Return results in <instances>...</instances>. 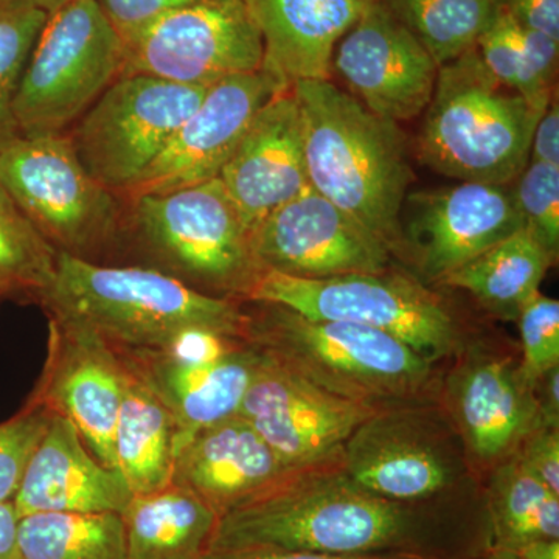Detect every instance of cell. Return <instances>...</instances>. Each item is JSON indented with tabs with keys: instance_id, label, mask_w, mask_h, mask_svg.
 I'll return each instance as SVG.
<instances>
[{
	"instance_id": "f35d334b",
	"label": "cell",
	"mask_w": 559,
	"mask_h": 559,
	"mask_svg": "<svg viewBox=\"0 0 559 559\" xmlns=\"http://www.w3.org/2000/svg\"><path fill=\"white\" fill-rule=\"evenodd\" d=\"M202 559H443L425 554H380V555H330L318 551L267 549V547H246V549L210 550Z\"/></svg>"
},
{
	"instance_id": "f1b7e54d",
	"label": "cell",
	"mask_w": 559,
	"mask_h": 559,
	"mask_svg": "<svg viewBox=\"0 0 559 559\" xmlns=\"http://www.w3.org/2000/svg\"><path fill=\"white\" fill-rule=\"evenodd\" d=\"M17 559H128L119 513L22 516Z\"/></svg>"
},
{
	"instance_id": "ac0fdd59",
	"label": "cell",
	"mask_w": 559,
	"mask_h": 559,
	"mask_svg": "<svg viewBox=\"0 0 559 559\" xmlns=\"http://www.w3.org/2000/svg\"><path fill=\"white\" fill-rule=\"evenodd\" d=\"M333 66L355 98L396 123L425 112L439 73L426 47L382 0L337 44Z\"/></svg>"
},
{
	"instance_id": "277c9868",
	"label": "cell",
	"mask_w": 559,
	"mask_h": 559,
	"mask_svg": "<svg viewBox=\"0 0 559 559\" xmlns=\"http://www.w3.org/2000/svg\"><path fill=\"white\" fill-rule=\"evenodd\" d=\"M249 304L242 305V341L341 399L388 409L429 389L432 364L390 334L305 318L282 305Z\"/></svg>"
},
{
	"instance_id": "ee69618b",
	"label": "cell",
	"mask_w": 559,
	"mask_h": 559,
	"mask_svg": "<svg viewBox=\"0 0 559 559\" xmlns=\"http://www.w3.org/2000/svg\"><path fill=\"white\" fill-rule=\"evenodd\" d=\"M520 559H559V539H538L513 550Z\"/></svg>"
},
{
	"instance_id": "52a82bcc",
	"label": "cell",
	"mask_w": 559,
	"mask_h": 559,
	"mask_svg": "<svg viewBox=\"0 0 559 559\" xmlns=\"http://www.w3.org/2000/svg\"><path fill=\"white\" fill-rule=\"evenodd\" d=\"M123 39L95 0L47 16L22 73L14 117L24 138L66 134L119 79Z\"/></svg>"
},
{
	"instance_id": "d6986e66",
	"label": "cell",
	"mask_w": 559,
	"mask_h": 559,
	"mask_svg": "<svg viewBox=\"0 0 559 559\" xmlns=\"http://www.w3.org/2000/svg\"><path fill=\"white\" fill-rule=\"evenodd\" d=\"M448 407L463 447L474 462L495 468L544 425L535 388L522 378L520 364L477 353L452 370Z\"/></svg>"
},
{
	"instance_id": "30bf717a",
	"label": "cell",
	"mask_w": 559,
	"mask_h": 559,
	"mask_svg": "<svg viewBox=\"0 0 559 559\" xmlns=\"http://www.w3.org/2000/svg\"><path fill=\"white\" fill-rule=\"evenodd\" d=\"M205 87L121 75L66 134L86 171L117 197L159 156Z\"/></svg>"
},
{
	"instance_id": "83f0119b",
	"label": "cell",
	"mask_w": 559,
	"mask_h": 559,
	"mask_svg": "<svg viewBox=\"0 0 559 559\" xmlns=\"http://www.w3.org/2000/svg\"><path fill=\"white\" fill-rule=\"evenodd\" d=\"M492 543L516 550L538 539H559V496L527 468L518 452L492 468L488 487Z\"/></svg>"
},
{
	"instance_id": "5b68a950",
	"label": "cell",
	"mask_w": 559,
	"mask_h": 559,
	"mask_svg": "<svg viewBox=\"0 0 559 559\" xmlns=\"http://www.w3.org/2000/svg\"><path fill=\"white\" fill-rule=\"evenodd\" d=\"M544 112L503 86L473 47L440 66L418 135V157L462 182L509 186L530 162Z\"/></svg>"
},
{
	"instance_id": "7c38bea8",
	"label": "cell",
	"mask_w": 559,
	"mask_h": 559,
	"mask_svg": "<svg viewBox=\"0 0 559 559\" xmlns=\"http://www.w3.org/2000/svg\"><path fill=\"white\" fill-rule=\"evenodd\" d=\"M261 353L263 358L238 417L263 437L289 469L340 459L352 433L382 411L341 399Z\"/></svg>"
},
{
	"instance_id": "ba28073f",
	"label": "cell",
	"mask_w": 559,
	"mask_h": 559,
	"mask_svg": "<svg viewBox=\"0 0 559 559\" xmlns=\"http://www.w3.org/2000/svg\"><path fill=\"white\" fill-rule=\"evenodd\" d=\"M245 301L282 305L305 318L382 331L433 364L459 348L455 319L443 301L409 275L385 271L299 278L264 271Z\"/></svg>"
},
{
	"instance_id": "e0dca14e",
	"label": "cell",
	"mask_w": 559,
	"mask_h": 559,
	"mask_svg": "<svg viewBox=\"0 0 559 559\" xmlns=\"http://www.w3.org/2000/svg\"><path fill=\"white\" fill-rule=\"evenodd\" d=\"M124 382L127 367L112 348L91 331L50 316L47 362L28 403L68 418L92 454L114 471H119L114 439Z\"/></svg>"
},
{
	"instance_id": "7bdbcfd3",
	"label": "cell",
	"mask_w": 559,
	"mask_h": 559,
	"mask_svg": "<svg viewBox=\"0 0 559 559\" xmlns=\"http://www.w3.org/2000/svg\"><path fill=\"white\" fill-rule=\"evenodd\" d=\"M20 520L13 502H0V559H17Z\"/></svg>"
},
{
	"instance_id": "8fae6325",
	"label": "cell",
	"mask_w": 559,
	"mask_h": 559,
	"mask_svg": "<svg viewBox=\"0 0 559 559\" xmlns=\"http://www.w3.org/2000/svg\"><path fill=\"white\" fill-rule=\"evenodd\" d=\"M259 27L245 0H202L171 11L123 40L121 75L205 87L263 69Z\"/></svg>"
},
{
	"instance_id": "f546056e",
	"label": "cell",
	"mask_w": 559,
	"mask_h": 559,
	"mask_svg": "<svg viewBox=\"0 0 559 559\" xmlns=\"http://www.w3.org/2000/svg\"><path fill=\"white\" fill-rule=\"evenodd\" d=\"M443 66L476 47L502 0H382Z\"/></svg>"
},
{
	"instance_id": "f6af8a7d",
	"label": "cell",
	"mask_w": 559,
	"mask_h": 559,
	"mask_svg": "<svg viewBox=\"0 0 559 559\" xmlns=\"http://www.w3.org/2000/svg\"><path fill=\"white\" fill-rule=\"evenodd\" d=\"M69 2L72 0H0V5L27 7V9L51 14L53 11L60 10L61 7L68 5Z\"/></svg>"
},
{
	"instance_id": "8d00e7d4",
	"label": "cell",
	"mask_w": 559,
	"mask_h": 559,
	"mask_svg": "<svg viewBox=\"0 0 559 559\" xmlns=\"http://www.w3.org/2000/svg\"><path fill=\"white\" fill-rule=\"evenodd\" d=\"M121 39H128L171 11L202 0H95Z\"/></svg>"
},
{
	"instance_id": "4316f807",
	"label": "cell",
	"mask_w": 559,
	"mask_h": 559,
	"mask_svg": "<svg viewBox=\"0 0 559 559\" xmlns=\"http://www.w3.org/2000/svg\"><path fill=\"white\" fill-rule=\"evenodd\" d=\"M114 447L117 468L132 495H148L173 484L178 455L175 418L128 369Z\"/></svg>"
},
{
	"instance_id": "9a60e30c",
	"label": "cell",
	"mask_w": 559,
	"mask_h": 559,
	"mask_svg": "<svg viewBox=\"0 0 559 559\" xmlns=\"http://www.w3.org/2000/svg\"><path fill=\"white\" fill-rule=\"evenodd\" d=\"M288 87L266 69L210 86L198 108L120 200L170 193L218 178L260 109Z\"/></svg>"
},
{
	"instance_id": "d590c367",
	"label": "cell",
	"mask_w": 559,
	"mask_h": 559,
	"mask_svg": "<svg viewBox=\"0 0 559 559\" xmlns=\"http://www.w3.org/2000/svg\"><path fill=\"white\" fill-rule=\"evenodd\" d=\"M522 378L535 388L546 371L559 366V301L538 294L521 311Z\"/></svg>"
},
{
	"instance_id": "4fadbf2b",
	"label": "cell",
	"mask_w": 559,
	"mask_h": 559,
	"mask_svg": "<svg viewBox=\"0 0 559 559\" xmlns=\"http://www.w3.org/2000/svg\"><path fill=\"white\" fill-rule=\"evenodd\" d=\"M341 463L360 488L401 503L443 495L454 487L462 466L429 412L404 406L366 419L345 443Z\"/></svg>"
},
{
	"instance_id": "d4e9b609",
	"label": "cell",
	"mask_w": 559,
	"mask_h": 559,
	"mask_svg": "<svg viewBox=\"0 0 559 559\" xmlns=\"http://www.w3.org/2000/svg\"><path fill=\"white\" fill-rule=\"evenodd\" d=\"M128 559H202L218 514L178 484L132 496L121 513Z\"/></svg>"
},
{
	"instance_id": "5bb4252c",
	"label": "cell",
	"mask_w": 559,
	"mask_h": 559,
	"mask_svg": "<svg viewBox=\"0 0 559 559\" xmlns=\"http://www.w3.org/2000/svg\"><path fill=\"white\" fill-rule=\"evenodd\" d=\"M252 248L264 271L299 278L381 274L392 260L380 238L311 186L261 221Z\"/></svg>"
},
{
	"instance_id": "bcb514c9",
	"label": "cell",
	"mask_w": 559,
	"mask_h": 559,
	"mask_svg": "<svg viewBox=\"0 0 559 559\" xmlns=\"http://www.w3.org/2000/svg\"><path fill=\"white\" fill-rule=\"evenodd\" d=\"M480 559H520L516 557L513 550L499 549V547H492L485 557Z\"/></svg>"
},
{
	"instance_id": "3957f363",
	"label": "cell",
	"mask_w": 559,
	"mask_h": 559,
	"mask_svg": "<svg viewBox=\"0 0 559 559\" xmlns=\"http://www.w3.org/2000/svg\"><path fill=\"white\" fill-rule=\"evenodd\" d=\"M51 318L91 331L116 353L167 352L183 333L210 330L242 341L240 300L190 288L148 266H108L60 252L39 300Z\"/></svg>"
},
{
	"instance_id": "2e32d148",
	"label": "cell",
	"mask_w": 559,
	"mask_h": 559,
	"mask_svg": "<svg viewBox=\"0 0 559 559\" xmlns=\"http://www.w3.org/2000/svg\"><path fill=\"white\" fill-rule=\"evenodd\" d=\"M401 224L409 252L426 282L440 283L485 250L524 227L513 191L506 186L462 182L411 194Z\"/></svg>"
},
{
	"instance_id": "1f68e13d",
	"label": "cell",
	"mask_w": 559,
	"mask_h": 559,
	"mask_svg": "<svg viewBox=\"0 0 559 559\" xmlns=\"http://www.w3.org/2000/svg\"><path fill=\"white\" fill-rule=\"evenodd\" d=\"M47 16L27 7L0 5V150L21 138L14 98Z\"/></svg>"
},
{
	"instance_id": "7dc6e473",
	"label": "cell",
	"mask_w": 559,
	"mask_h": 559,
	"mask_svg": "<svg viewBox=\"0 0 559 559\" xmlns=\"http://www.w3.org/2000/svg\"><path fill=\"white\" fill-rule=\"evenodd\" d=\"M0 300H2V297H0Z\"/></svg>"
},
{
	"instance_id": "7a4b0ae2",
	"label": "cell",
	"mask_w": 559,
	"mask_h": 559,
	"mask_svg": "<svg viewBox=\"0 0 559 559\" xmlns=\"http://www.w3.org/2000/svg\"><path fill=\"white\" fill-rule=\"evenodd\" d=\"M299 106L308 182L403 253L401 212L414 180L399 123L371 112L330 80L290 86Z\"/></svg>"
},
{
	"instance_id": "7402d4cb",
	"label": "cell",
	"mask_w": 559,
	"mask_h": 559,
	"mask_svg": "<svg viewBox=\"0 0 559 559\" xmlns=\"http://www.w3.org/2000/svg\"><path fill=\"white\" fill-rule=\"evenodd\" d=\"M132 491L119 471L92 454L79 430L51 414L14 498L20 518L36 513H123Z\"/></svg>"
},
{
	"instance_id": "60d3db41",
	"label": "cell",
	"mask_w": 559,
	"mask_h": 559,
	"mask_svg": "<svg viewBox=\"0 0 559 559\" xmlns=\"http://www.w3.org/2000/svg\"><path fill=\"white\" fill-rule=\"evenodd\" d=\"M530 162L559 165V109L558 100H551L549 108L543 116L533 132L532 146H530Z\"/></svg>"
},
{
	"instance_id": "ffe728a7",
	"label": "cell",
	"mask_w": 559,
	"mask_h": 559,
	"mask_svg": "<svg viewBox=\"0 0 559 559\" xmlns=\"http://www.w3.org/2000/svg\"><path fill=\"white\" fill-rule=\"evenodd\" d=\"M218 178L250 234L310 186L299 106L290 87L260 109Z\"/></svg>"
},
{
	"instance_id": "836d02e7",
	"label": "cell",
	"mask_w": 559,
	"mask_h": 559,
	"mask_svg": "<svg viewBox=\"0 0 559 559\" xmlns=\"http://www.w3.org/2000/svg\"><path fill=\"white\" fill-rule=\"evenodd\" d=\"M51 412L25 404L13 418L0 423V502H13L33 452L49 428Z\"/></svg>"
},
{
	"instance_id": "74e56055",
	"label": "cell",
	"mask_w": 559,
	"mask_h": 559,
	"mask_svg": "<svg viewBox=\"0 0 559 559\" xmlns=\"http://www.w3.org/2000/svg\"><path fill=\"white\" fill-rule=\"evenodd\" d=\"M522 462L547 488L559 496V428L540 425L516 450Z\"/></svg>"
},
{
	"instance_id": "4dcf8cb0",
	"label": "cell",
	"mask_w": 559,
	"mask_h": 559,
	"mask_svg": "<svg viewBox=\"0 0 559 559\" xmlns=\"http://www.w3.org/2000/svg\"><path fill=\"white\" fill-rule=\"evenodd\" d=\"M58 252L0 187V297L43 299L57 275Z\"/></svg>"
},
{
	"instance_id": "cb8c5ba5",
	"label": "cell",
	"mask_w": 559,
	"mask_h": 559,
	"mask_svg": "<svg viewBox=\"0 0 559 559\" xmlns=\"http://www.w3.org/2000/svg\"><path fill=\"white\" fill-rule=\"evenodd\" d=\"M374 0H245L263 40V69L293 86L330 80L337 44Z\"/></svg>"
},
{
	"instance_id": "b9f144b4",
	"label": "cell",
	"mask_w": 559,
	"mask_h": 559,
	"mask_svg": "<svg viewBox=\"0 0 559 559\" xmlns=\"http://www.w3.org/2000/svg\"><path fill=\"white\" fill-rule=\"evenodd\" d=\"M535 395L544 425L559 428V366L535 382Z\"/></svg>"
},
{
	"instance_id": "603a6c76",
	"label": "cell",
	"mask_w": 559,
	"mask_h": 559,
	"mask_svg": "<svg viewBox=\"0 0 559 559\" xmlns=\"http://www.w3.org/2000/svg\"><path fill=\"white\" fill-rule=\"evenodd\" d=\"M293 473L246 419L231 417L194 433L176 455L173 484L223 516Z\"/></svg>"
},
{
	"instance_id": "484cf974",
	"label": "cell",
	"mask_w": 559,
	"mask_h": 559,
	"mask_svg": "<svg viewBox=\"0 0 559 559\" xmlns=\"http://www.w3.org/2000/svg\"><path fill=\"white\" fill-rule=\"evenodd\" d=\"M555 259L557 253L524 226L441 280L440 285L468 290L492 314L516 320L538 296Z\"/></svg>"
},
{
	"instance_id": "d6a6232c",
	"label": "cell",
	"mask_w": 559,
	"mask_h": 559,
	"mask_svg": "<svg viewBox=\"0 0 559 559\" xmlns=\"http://www.w3.org/2000/svg\"><path fill=\"white\" fill-rule=\"evenodd\" d=\"M476 47L484 64L503 86L518 92L540 112L549 108L554 100V81L544 76L522 51L511 36L502 10L477 40Z\"/></svg>"
},
{
	"instance_id": "ab89813d",
	"label": "cell",
	"mask_w": 559,
	"mask_h": 559,
	"mask_svg": "<svg viewBox=\"0 0 559 559\" xmlns=\"http://www.w3.org/2000/svg\"><path fill=\"white\" fill-rule=\"evenodd\" d=\"M500 9L522 27L559 40V0H502Z\"/></svg>"
},
{
	"instance_id": "44dd1931",
	"label": "cell",
	"mask_w": 559,
	"mask_h": 559,
	"mask_svg": "<svg viewBox=\"0 0 559 559\" xmlns=\"http://www.w3.org/2000/svg\"><path fill=\"white\" fill-rule=\"evenodd\" d=\"M117 355L175 418L178 452L194 433L238 415L263 358L261 349L246 341L209 362H187L162 352Z\"/></svg>"
},
{
	"instance_id": "8992f818",
	"label": "cell",
	"mask_w": 559,
	"mask_h": 559,
	"mask_svg": "<svg viewBox=\"0 0 559 559\" xmlns=\"http://www.w3.org/2000/svg\"><path fill=\"white\" fill-rule=\"evenodd\" d=\"M127 202L120 235H131L153 261L148 267L207 296L248 299L264 270L253 252L252 234L219 178Z\"/></svg>"
},
{
	"instance_id": "6da1fadb",
	"label": "cell",
	"mask_w": 559,
	"mask_h": 559,
	"mask_svg": "<svg viewBox=\"0 0 559 559\" xmlns=\"http://www.w3.org/2000/svg\"><path fill=\"white\" fill-rule=\"evenodd\" d=\"M418 506L393 502L360 488L342 468L340 457L293 471L275 487L227 511L219 516L210 550L267 547L441 558L430 547L437 522Z\"/></svg>"
},
{
	"instance_id": "e575fe53",
	"label": "cell",
	"mask_w": 559,
	"mask_h": 559,
	"mask_svg": "<svg viewBox=\"0 0 559 559\" xmlns=\"http://www.w3.org/2000/svg\"><path fill=\"white\" fill-rule=\"evenodd\" d=\"M513 193L524 226L558 255L559 165L528 162Z\"/></svg>"
},
{
	"instance_id": "9c48e42d",
	"label": "cell",
	"mask_w": 559,
	"mask_h": 559,
	"mask_svg": "<svg viewBox=\"0 0 559 559\" xmlns=\"http://www.w3.org/2000/svg\"><path fill=\"white\" fill-rule=\"evenodd\" d=\"M0 187L58 252L91 261L120 235V198L86 171L68 134L21 135L0 150Z\"/></svg>"
}]
</instances>
